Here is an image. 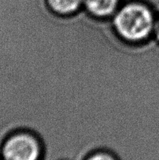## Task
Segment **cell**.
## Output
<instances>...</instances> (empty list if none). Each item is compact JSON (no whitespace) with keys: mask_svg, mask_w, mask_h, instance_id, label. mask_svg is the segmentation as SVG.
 Returning <instances> with one entry per match:
<instances>
[{"mask_svg":"<svg viewBox=\"0 0 159 160\" xmlns=\"http://www.w3.org/2000/svg\"><path fill=\"white\" fill-rule=\"evenodd\" d=\"M157 14L146 3L123 2L110 18L117 35L129 43H141L153 37Z\"/></svg>","mask_w":159,"mask_h":160,"instance_id":"obj_1","label":"cell"},{"mask_svg":"<svg viewBox=\"0 0 159 160\" xmlns=\"http://www.w3.org/2000/svg\"><path fill=\"white\" fill-rule=\"evenodd\" d=\"M45 151L38 138L28 131L8 136L0 148L1 160H44Z\"/></svg>","mask_w":159,"mask_h":160,"instance_id":"obj_2","label":"cell"},{"mask_svg":"<svg viewBox=\"0 0 159 160\" xmlns=\"http://www.w3.org/2000/svg\"><path fill=\"white\" fill-rule=\"evenodd\" d=\"M122 4V0H83V9L96 18L110 19Z\"/></svg>","mask_w":159,"mask_h":160,"instance_id":"obj_3","label":"cell"},{"mask_svg":"<svg viewBox=\"0 0 159 160\" xmlns=\"http://www.w3.org/2000/svg\"><path fill=\"white\" fill-rule=\"evenodd\" d=\"M49 9L59 16H71L83 9V0H46Z\"/></svg>","mask_w":159,"mask_h":160,"instance_id":"obj_4","label":"cell"},{"mask_svg":"<svg viewBox=\"0 0 159 160\" xmlns=\"http://www.w3.org/2000/svg\"><path fill=\"white\" fill-rule=\"evenodd\" d=\"M82 160H120L119 158L108 150H95L89 153Z\"/></svg>","mask_w":159,"mask_h":160,"instance_id":"obj_5","label":"cell"},{"mask_svg":"<svg viewBox=\"0 0 159 160\" xmlns=\"http://www.w3.org/2000/svg\"><path fill=\"white\" fill-rule=\"evenodd\" d=\"M153 37L154 38L156 41L159 43V15L157 16V20H156L155 27H154V34H153Z\"/></svg>","mask_w":159,"mask_h":160,"instance_id":"obj_6","label":"cell"},{"mask_svg":"<svg viewBox=\"0 0 159 160\" xmlns=\"http://www.w3.org/2000/svg\"><path fill=\"white\" fill-rule=\"evenodd\" d=\"M60 160H68V159H60Z\"/></svg>","mask_w":159,"mask_h":160,"instance_id":"obj_7","label":"cell"},{"mask_svg":"<svg viewBox=\"0 0 159 160\" xmlns=\"http://www.w3.org/2000/svg\"><path fill=\"white\" fill-rule=\"evenodd\" d=\"M0 160H1V159H0Z\"/></svg>","mask_w":159,"mask_h":160,"instance_id":"obj_8","label":"cell"}]
</instances>
